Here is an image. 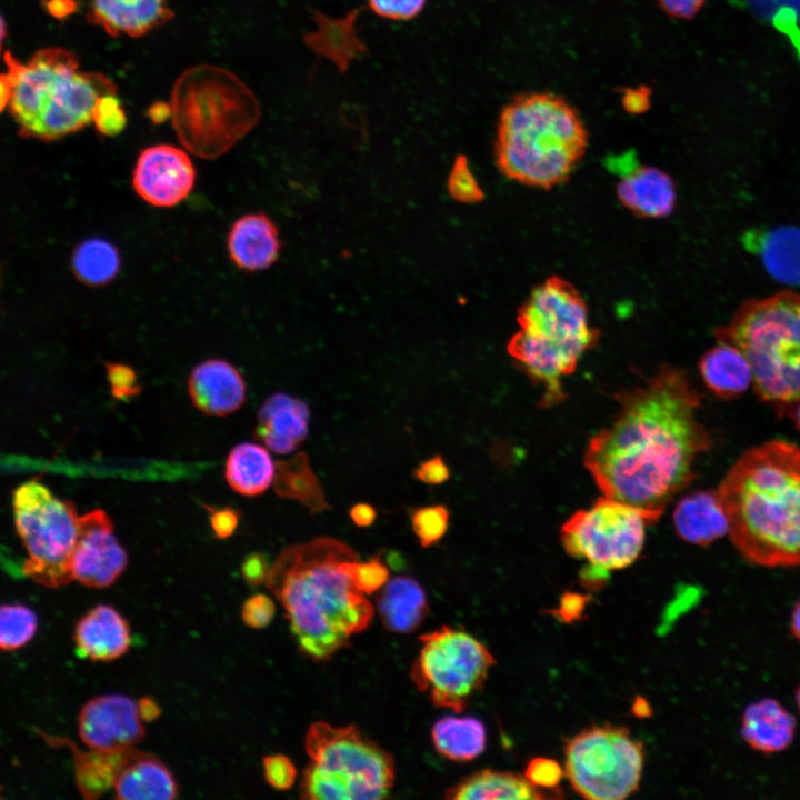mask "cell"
I'll list each match as a JSON object with an SVG mask.
<instances>
[{"label":"cell","mask_w":800,"mask_h":800,"mask_svg":"<svg viewBox=\"0 0 800 800\" xmlns=\"http://www.w3.org/2000/svg\"><path fill=\"white\" fill-rule=\"evenodd\" d=\"M700 400L687 373L669 366L621 392L614 419L584 452V466L602 494L657 521L693 479L697 457L711 447L697 418Z\"/></svg>","instance_id":"1"},{"label":"cell","mask_w":800,"mask_h":800,"mask_svg":"<svg viewBox=\"0 0 800 800\" xmlns=\"http://www.w3.org/2000/svg\"><path fill=\"white\" fill-rule=\"evenodd\" d=\"M359 560L347 543L320 537L283 549L266 584L281 603L299 651L314 662L331 659L363 632L374 604L353 582Z\"/></svg>","instance_id":"2"},{"label":"cell","mask_w":800,"mask_h":800,"mask_svg":"<svg viewBox=\"0 0 800 800\" xmlns=\"http://www.w3.org/2000/svg\"><path fill=\"white\" fill-rule=\"evenodd\" d=\"M719 498L730 539L748 562L800 567V448L770 440L743 452L722 479Z\"/></svg>","instance_id":"3"},{"label":"cell","mask_w":800,"mask_h":800,"mask_svg":"<svg viewBox=\"0 0 800 800\" xmlns=\"http://www.w3.org/2000/svg\"><path fill=\"white\" fill-rule=\"evenodd\" d=\"M588 132L578 112L552 92H526L501 111L496 156L501 172L522 184L550 189L583 157Z\"/></svg>","instance_id":"4"},{"label":"cell","mask_w":800,"mask_h":800,"mask_svg":"<svg viewBox=\"0 0 800 800\" xmlns=\"http://www.w3.org/2000/svg\"><path fill=\"white\" fill-rule=\"evenodd\" d=\"M4 62L12 82L9 109L24 138L52 141L74 133L92 122L99 96L118 92L104 74L81 71L63 48L41 49L27 64L7 52Z\"/></svg>","instance_id":"5"},{"label":"cell","mask_w":800,"mask_h":800,"mask_svg":"<svg viewBox=\"0 0 800 800\" xmlns=\"http://www.w3.org/2000/svg\"><path fill=\"white\" fill-rule=\"evenodd\" d=\"M713 334L746 356L760 400L777 412L800 400V293L747 299Z\"/></svg>","instance_id":"6"},{"label":"cell","mask_w":800,"mask_h":800,"mask_svg":"<svg viewBox=\"0 0 800 800\" xmlns=\"http://www.w3.org/2000/svg\"><path fill=\"white\" fill-rule=\"evenodd\" d=\"M170 106L179 141L204 159L224 154L261 117L253 91L237 74L213 64L186 69L172 87Z\"/></svg>","instance_id":"7"},{"label":"cell","mask_w":800,"mask_h":800,"mask_svg":"<svg viewBox=\"0 0 800 800\" xmlns=\"http://www.w3.org/2000/svg\"><path fill=\"white\" fill-rule=\"evenodd\" d=\"M511 338L519 361L537 377L557 380L572 373L598 340L579 291L560 277L537 286L518 312Z\"/></svg>","instance_id":"8"},{"label":"cell","mask_w":800,"mask_h":800,"mask_svg":"<svg viewBox=\"0 0 800 800\" xmlns=\"http://www.w3.org/2000/svg\"><path fill=\"white\" fill-rule=\"evenodd\" d=\"M310 759L300 782L307 800H381L396 781L393 757L353 726L312 722L304 737Z\"/></svg>","instance_id":"9"},{"label":"cell","mask_w":800,"mask_h":800,"mask_svg":"<svg viewBox=\"0 0 800 800\" xmlns=\"http://www.w3.org/2000/svg\"><path fill=\"white\" fill-rule=\"evenodd\" d=\"M12 512L27 551L23 573L47 588L69 583V560L79 520L74 504L57 497L38 479H30L12 492Z\"/></svg>","instance_id":"10"},{"label":"cell","mask_w":800,"mask_h":800,"mask_svg":"<svg viewBox=\"0 0 800 800\" xmlns=\"http://www.w3.org/2000/svg\"><path fill=\"white\" fill-rule=\"evenodd\" d=\"M419 640L421 648L409 673L412 683L436 707L462 712L497 663L493 654L460 627L441 626Z\"/></svg>","instance_id":"11"},{"label":"cell","mask_w":800,"mask_h":800,"mask_svg":"<svg viewBox=\"0 0 800 800\" xmlns=\"http://www.w3.org/2000/svg\"><path fill=\"white\" fill-rule=\"evenodd\" d=\"M643 764L642 742L623 726L593 724L564 743V776L586 799L630 797L639 789Z\"/></svg>","instance_id":"12"},{"label":"cell","mask_w":800,"mask_h":800,"mask_svg":"<svg viewBox=\"0 0 800 800\" xmlns=\"http://www.w3.org/2000/svg\"><path fill=\"white\" fill-rule=\"evenodd\" d=\"M656 522L644 511L606 496L574 512L561 528V541L573 558L602 572L632 564L644 544L646 526Z\"/></svg>","instance_id":"13"},{"label":"cell","mask_w":800,"mask_h":800,"mask_svg":"<svg viewBox=\"0 0 800 800\" xmlns=\"http://www.w3.org/2000/svg\"><path fill=\"white\" fill-rule=\"evenodd\" d=\"M128 564V553L114 534L113 522L102 509L79 516L76 542L69 560L71 581L88 588H107Z\"/></svg>","instance_id":"14"},{"label":"cell","mask_w":800,"mask_h":800,"mask_svg":"<svg viewBox=\"0 0 800 800\" xmlns=\"http://www.w3.org/2000/svg\"><path fill=\"white\" fill-rule=\"evenodd\" d=\"M78 733L90 749L122 751L141 741L146 729L134 700L123 694H102L82 706Z\"/></svg>","instance_id":"15"},{"label":"cell","mask_w":800,"mask_h":800,"mask_svg":"<svg viewBox=\"0 0 800 800\" xmlns=\"http://www.w3.org/2000/svg\"><path fill=\"white\" fill-rule=\"evenodd\" d=\"M196 170L190 157L171 144H156L138 156L132 186L146 202L170 208L181 202L192 190Z\"/></svg>","instance_id":"16"},{"label":"cell","mask_w":800,"mask_h":800,"mask_svg":"<svg viewBox=\"0 0 800 800\" xmlns=\"http://www.w3.org/2000/svg\"><path fill=\"white\" fill-rule=\"evenodd\" d=\"M188 393L202 413L224 417L243 406L247 387L233 364L222 359H208L192 369L188 378Z\"/></svg>","instance_id":"17"},{"label":"cell","mask_w":800,"mask_h":800,"mask_svg":"<svg viewBox=\"0 0 800 800\" xmlns=\"http://www.w3.org/2000/svg\"><path fill=\"white\" fill-rule=\"evenodd\" d=\"M613 167L620 176L617 194L631 212L644 218L670 214L676 206L677 192L673 180L662 170L619 159Z\"/></svg>","instance_id":"18"},{"label":"cell","mask_w":800,"mask_h":800,"mask_svg":"<svg viewBox=\"0 0 800 800\" xmlns=\"http://www.w3.org/2000/svg\"><path fill=\"white\" fill-rule=\"evenodd\" d=\"M128 620L112 606L97 604L77 621L76 652L94 662H110L124 656L131 646Z\"/></svg>","instance_id":"19"},{"label":"cell","mask_w":800,"mask_h":800,"mask_svg":"<svg viewBox=\"0 0 800 800\" xmlns=\"http://www.w3.org/2000/svg\"><path fill=\"white\" fill-rule=\"evenodd\" d=\"M310 410L300 399L278 392L261 404L254 437L279 454L291 453L306 440Z\"/></svg>","instance_id":"20"},{"label":"cell","mask_w":800,"mask_h":800,"mask_svg":"<svg viewBox=\"0 0 800 800\" xmlns=\"http://www.w3.org/2000/svg\"><path fill=\"white\" fill-rule=\"evenodd\" d=\"M88 21L118 38L142 37L173 18L169 0H91Z\"/></svg>","instance_id":"21"},{"label":"cell","mask_w":800,"mask_h":800,"mask_svg":"<svg viewBox=\"0 0 800 800\" xmlns=\"http://www.w3.org/2000/svg\"><path fill=\"white\" fill-rule=\"evenodd\" d=\"M742 243L746 250L760 259L776 281L800 286V227H754L743 233Z\"/></svg>","instance_id":"22"},{"label":"cell","mask_w":800,"mask_h":800,"mask_svg":"<svg viewBox=\"0 0 800 800\" xmlns=\"http://www.w3.org/2000/svg\"><path fill=\"white\" fill-rule=\"evenodd\" d=\"M227 249L231 261L240 270H264L279 258L281 244L278 229L264 213L244 214L231 226Z\"/></svg>","instance_id":"23"},{"label":"cell","mask_w":800,"mask_h":800,"mask_svg":"<svg viewBox=\"0 0 800 800\" xmlns=\"http://www.w3.org/2000/svg\"><path fill=\"white\" fill-rule=\"evenodd\" d=\"M117 799L172 800L179 786L171 770L153 754L130 749L112 786Z\"/></svg>","instance_id":"24"},{"label":"cell","mask_w":800,"mask_h":800,"mask_svg":"<svg viewBox=\"0 0 800 800\" xmlns=\"http://www.w3.org/2000/svg\"><path fill=\"white\" fill-rule=\"evenodd\" d=\"M374 609L386 630L410 633L417 630L429 612L424 589L413 578L398 576L377 591Z\"/></svg>","instance_id":"25"},{"label":"cell","mask_w":800,"mask_h":800,"mask_svg":"<svg viewBox=\"0 0 800 800\" xmlns=\"http://www.w3.org/2000/svg\"><path fill=\"white\" fill-rule=\"evenodd\" d=\"M672 519L678 536L698 546H708L729 531L724 508L713 490H697L682 497Z\"/></svg>","instance_id":"26"},{"label":"cell","mask_w":800,"mask_h":800,"mask_svg":"<svg viewBox=\"0 0 800 800\" xmlns=\"http://www.w3.org/2000/svg\"><path fill=\"white\" fill-rule=\"evenodd\" d=\"M796 727V718L780 702L762 699L746 708L740 733L749 747L769 754L783 751L792 743Z\"/></svg>","instance_id":"27"},{"label":"cell","mask_w":800,"mask_h":800,"mask_svg":"<svg viewBox=\"0 0 800 800\" xmlns=\"http://www.w3.org/2000/svg\"><path fill=\"white\" fill-rule=\"evenodd\" d=\"M50 746L68 748L73 756L76 784L86 799H96L108 791L116 780L130 749L122 751H83L62 737L38 731ZM132 749V748H131Z\"/></svg>","instance_id":"28"},{"label":"cell","mask_w":800,"mask_h":800,"mask_svg":"<svg viewBox=\"0 0 800 800\" xmlns=\"http://www.w3.org/2000/svg\"><path fill=\"white\" fill-rule=\"evenodd\" d=\"M699 372L718 398L730 400L752 384V370L746 356L734 346L720 342L703 353Z\"/></svg>","instance_id":"29"},{"label":"cell","mask_w":800,"mask_h":800,"mask_svg":"<svg viewBox=\"0 0 800 800\" xmlns=\"http://www.w3.org/2000/svg\"><path fill=\"white\" fill-rule=\"evenodd\" d=\"M450 800L544 799V790L533 786L524 774L483 769L464 777L447 789Z\"/></svg>","instance_id":"30"},{"label":"cell","mask_w":800,"mask_h":800,"mask_svg":"<svg viewBox=\"0 0 800 800\" xmlns=\"http://www.w3.org/2000/svg\"><path fill=\"white\" fill-rule=\"evenodd\" d=\"M276 463L266 447L242 442L234 446L224 463V478L230 488L244 497L263 493L273 482Z\"/></svg>","instance_id":"31"},{"label":"cell","mask_w":800,"mask_h":800,"mask_svg":"<svg viewBox=\"0 0 800 800\" xmlns=\"http://www.w3.org/2000/svg\"><path fill=\"white\" fill-rule=\"evenodd\" d=\"M436 751L452 761H470L479 757L487 746L486 727L474 717L447 716L431 729Z\"/></svg>","instance_id":"32"},{"label":"cell","mask_w":800,"mask_h":800,"mask_svg":"<svg viewBox=\"0 0 800 800\" xmlns=\"http://www.w3.org/2000/svg\"><path fill=\"white\" fill-rule=\"evenodd\" d=\"M276 493L283 499L299 501L312 513L329 509L322 486L306 453L299 452L276 463Z\"/></svg>","instance_id":"33"},{"label":"cell","mask_w":800,"mask_h":800,"mask_svg":"<svg viewBox=\"0 0 800 800\" xmlns=\"http://www.w3.org/2000/svg\"><path fill=\"white\" fill-rule=\"evenodd\" d=\"M71 268L83 284L101 287L110 283L121 268L118 248L103 238H90L78 243L71 256Z\"/></svg>","instance_id":"34"},{"label":"cell","mask_w":800,"mask_h":800,"mask_svg":"<svg viewBox=\"0 0 800 800\" xmlns=\"http://www.w3.org/2000/svg\"><path fill=\"white\" fill-rule=\"evenodd\" d=\"M38 614L22 603L0 604V650L16 651L26 647L36 636Z\"/></svg>","instance_id":"35"},{"label":"cell","mask_w":800,"mask_h":800,"mask_svg":"<svg viewBox=\"0 0 800 800\" xmlns=\"http://www.w3.org/2000/svg\"><path fill=\"white\" fill-rule=\"evenodd\" d=\"M449 516L444 506L422 507L412 512V529L423 548L431 547L446 534Z\"/></svg>","instance_id":"36"},{"label":"cell","mask_w":800,"mask_h":800,"mask_svg":"<svg viewBox=\"0 0 800 800\" xmlns=\"http://www.w3.org/2000/svg\"><path fill=\"white\" fill-rule=\"evenodd\" d=\"M92 122L97 131L106 137H116L124 130L127 113L117 92H107L97 98Z\"/></svg>","instance_id":"37"},{"label":"cell","mask_w":800,"mask_h":800,"mask_svg":"<svg viewBox=\"0 0 800 800\" xmlns=\"http://www.w3.org/2000/svg\"><path fill=\"white\" fill-rule=\"evenodd\" d=\"M451 196L461 202H477L482 199V190L472 174L466 158L456 160L448 180Z\"/></svg>","instance_id":"38"},{"label":"cell","mask_w":800,"mask_h":800,"mask_svg":"<svg viewBox=\"0 0 800 800\" xmlns=\"http://www.w3.org/2000/svg\"><path fill=\"white\" fill-rule=\"evenodd\" d=\"M389 578V570L379 557L364 562L358 560L353 567V582L367 596L380 590Z\"/></svg>","instance_id":"39"},{"label":"cell","mask_w":800,"mask_h":800,"mask_svg":"<svg viewBox=\"0 0 800 800\" xmlns=\"http://www.w3.org/2000/svg\"><path fill=\"white\" fill-rule=\"evenodd\" d=\"M564 776V769L558 761L537 757L531 759L524 770V777L537 788L550 791L558 790L557 787Z\"/></svg>","instance_id":"40"},{"label":"cell","mask_w":800,"mask_h":800,"mask_svg":"<svg viewBox=\"0 0 800 800\" xmlns=\"http://www.w3.org/2000/svg\"><path fill=\"white\" fill-rule=\"evenodd\" d=\"M106 369L111 393L116 399L128 400L141 392V383L138 381V377L130 366L108 362L106 363Z\"/></svg>","instance_id":"41"},{"label":"cell","mask_w":800,"mask_h":800,"mask_svg":"<svg viewBox=\"0 0 800 800\" xmlns=\"http://www.w3.org/2000/svg\"><path fill=\"white\" fill-rule=\"evenodd\" d=\"M262 769L267 783L280 791L290 789L297 778L296 766L284 754L266 756Z\"/></svg>","instance_id":"42"},{"label":"cell","mask_w":800,"mask_h":800,"mask_svg":"<svg viewBox=\"0 0 800 800\" xmlns=\"http://www.w3.org/2000/svg\"><path fill=\"white\" fill-rule=\"evenodd\" d=\"M276 614L274 601L263 594L257 593L249 597L242 604L241 619L250 628L262 629L269 626Z\"/></svg>","instance_id":"43"},{"label":"cell","mask_w":800,"mask_h":800,"mask_svg":"<svg viewBox=\"0 0 800 800\" xmlns=\"http://www.w3.org/2000/svg\"><path fill=\"white\" fill-rule=\"evenodd\" d=\"M427 0H368L370 8L380 17L408 20L417 17Z\"/></svg>","instance_id":"44"},{"label":"cell","mask_w":800,"mask_h":800,"mask_svg":"<svg viewBox=\"0 0 800 800\" xmlns=\"http://www.w3.org/2000/svg\"><path fill=\"white\" fill-rule=\"evenodd\" d=\"M209 520L214 536L219 539L230 537L237 529L240 520L239 512L231 507H207Z\"/></svg>","instance_id":"45"},{"label":"cell","mask_w":800,"mask_h":800,"mask_svg":"<svg viewBox=\"0 0 800 800\" xmlns=\"http://www.w3.org/2000/svg\"><path fill=\"white\" fill-rule=\"evenodd\" d=\"M416 479L427 484H440L450 477V470L441 456H433L418 466Z\"/></svg>","instance_id":"46"},{"label":"cell","mask_w":800,"mask_h":800,"mask_svg":"<svg viewBox=\"0 0 800 800\" xmlns=\"http://www.w3.org/2000/svg\"><path fill=\"white\" fill-rule=\"evenodd\" d=\"M659 7L677 19H692L700 11L706 0H657Z\"/></svg>","instance_id":"47"},{"label":"cell","mask_w":800,"mask_h":800,"mask_svg":"<svg viewBox=\"0 0 800 800\" xmlns=\"http://www.w3.org/2000/svg\"><path fill=\"white\" fill-rule=\"evenodd\" d=\"M270 566L263 554L252 553L242 563V576L247 583L257 586L266 581Z\"/></svg>","instance_id":"48"},{"label":"cell","mask_w":800,"mask_h":800,"mask_svg":"<svg viewBox=\"0 0 800 800\" xmlns=\"http://www.w3.org/2000/svg\"><path fill=\"white\" fill-rule=\"evenodd\" d=\"M624 108L632 113L644 111L649 106L648 90H630L623 96Z\"/></svg>","instance_id":"49"},{"label":"cell","mask_w":800,"mask_h":800,"mask_svg":"<svg viewBox=\"0 0 800 800\" xmlns=\"http://www.w3.org/2000/svg\"><path fill=\"white\" fill-rule=\"evenodd\" d=\"M44 7L53 18L64 19L78 10V2L76 0H47Z\"/></svg>","instance_id":"50"},{"label":"cell","mask_w":800,"mask_h":800,"mask_svg":"<svg viewBox=\"0 0 800 800\" xmlns=\"http://www.w3.org/2000/svg\"><path fill=\"white\" fill-rule=\"evenodd\" d=\"M350 518L358 527H369L374 522L377 511L371 504L357 503L350 510Z\"/></svg>","instance_id":"51"},{"label":"cell","mask_w":800,"mask_h":800,"mask_svg":"<svg viewBox=\"0 0 800 800\" xmlns=\"http://www.w3.org/2000/svg\"><path fill=\"white\" fill-rule=\"evenodd\" d=\"M140 718L143 722H151L159 718L161 710L153 698L143 697L138 702Z\"/></svg>","instance_id":"52"},{"label":"cell","mask_w":800,"mask_h":800,"mask_svg":"<svg viewBox=\"0 0 800 800\" xmlns=\"http://www.w3.org/2000/svg\"><path fill=\"white\" fill-rule=\"evenodd\" d=\"M147 116L154 124L164 122L171 118L170 102L157 101L152 103L147 111Z\"/></svg>","instance_id":"53"},{"label":"cell","mask_w":800,"mask_h":800,"mask_svg":"<svg viewBox=\"0 0 800 800\" xmlns=\"http://www.w3.org/2000/svg\"><path fill=\"white\" fill-rule=\"evenodd\" d=\"M12 94V82L7 74H0V112L9 106Z\"/></svg>","instance_id":"54"},{"label":"cell","mask_w":800,"mask_h":800,"mask_svg":"<svg viewBox=\"0 0 800 800\" xmlns=\"http://www.w3.org/2000/svg\"><path fill=\"white\" fill-rule=\"evenodd\" d=\"M779 416L789 417L800 432V400L778 411Z\"/></svg>","instance_id":"55"},{"label":"cell","mask_w":800,"mask_h":800,"mask_svg":"<svg viewBox=\"0 0 800 800\" xmlns=\"http://www.w3.org/2000/svg\"><path fill=\"white\" fill-rule=\"evenodd\" d=\"M791 632L800 642V599L796 603L791 614Z\"/></svg>","instance_id":"56"},{"label":"cell","mask_w":800,"mask_h":800,"mask_svg":"<svg viewBox=\"0 0 800 800\" xmlns=\"http://www.w3.org/2000/svg\"><path fill=\"white\" fill-rule=\"evenodd\" d=\"M4 37H6V24H4L2 17L0 16V51L2 48V41H3Z\"/></svg>","instance_id":"57"},{"label":"cell","mask_w":800,"mask_h":800,"mask_svg":"<svg viewBox=\"0 0 800 800\" xmlns=\"http://www.w3.org/2000/svg\"><path fill=\"white\" fill-rule=\"evenodd\" d=\"M794 697H796L797 706H798L799 711H800V686L797 688V690H796V692H794Z\"/></svg>","instance_id":"58"},{"label":"cell","mask_w":800,"mask_h":800,"mask_svg":"<svg viewBox=\"0 0 800 800\" xmlns=\"http://www.w3.org/2000/svg\"><path fill=\"white\" fill-rule=\"evenodd\" d=\"M2 793H3V788L0 784V799L2 798Z\"/></svg>","instance_id":"59"},{"label":"cell","mask_w":800,"mask_h":800,"mask_svg":"<svg viewBox=\"0 0 800 800\" xmlns=\"http://www.w3.org/2000/svg\"><path fill=\"white\" fill-rule=\"evenodd\" d=\"M0 281H1V277H0Z\"/></svg>","instance_id":"60"}]
</instances>
